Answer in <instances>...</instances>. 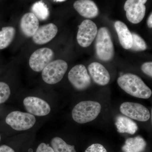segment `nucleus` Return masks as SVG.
<instances>
[{
	"mask_svg": "<svg viewBox=\"0 0 152 152\" xmlns=\"http://www.w3.org/2000/svg\"><path fill=\"white\" fill-rule=\"evenodd\" d=\"M117 82L122 89L135 97L148 99L151 96V89L140 77L134 74L123 75L118 78Z\"/></svg>",
	"mask_w": 152,
	"mask_h": 152,
	"instance_id": "obj_1",
	"label": "nucleus"
},
{
	"mask_svg": "<svg viewBox=\"0 0 152 152\" xmlns=\"http://www.w3.org/2000/svg\"><path fill=\"white\" fill-rule=\"evenodd\" d=\"M101 109V104L98 102L83 101L74 107L72 117L76 122L86 124L95 120L100 113Z\"/></svg>",
	"mask_w": 152,
	"mask_h": 152,
	"instance_id": "obj_2",
	"label": "nucleus"
},
{
	"mask_svg": "<svg viewBox=\"0 0 152 152\" xmlns=\"http://www.w3.org/2000/svg\"><path fill=\"white\" fill-rule=\"evenodd\" d=\"M95 46L97 56L101 61H109L113 58V44L110 31L107 28H101L98 31Z\"/></svg>",
	"mask_w": 152,
	"mask_h": 152,
	"instance_id": "obj_3",
	"label": "nucleus"
},
{
	"mask_svg": "<svg viewBox=\"0 0 152 152\" xmlns=\"http://www.w3.org/2000/svg\"><path fill=\"white\" fill-rule=\"evenodd\" d=\"M68 67L67 64L64 60L52 61L42 71L43 80L48 84L57 83L63 79Z\"/></svg>",
	"mask_w": 152,
	"mask_h": 152,
	"instance_id": "obj_4",
	"label": "nucleus"
},
{
	"mask_svg": "<svg viewBox=\"0 0 152 152\" xmlns=\"http://www.w3.org/2000/svg\"><path fill=\"white\" fill-rule=\"evenodd\" d=\"M36 122L35 117L29 113L11 112L7 116L6 122L15 130L22 131L32 127Z\"/></svg>",
	"mask_w": 152,
	"mask_h": 152,
	"instance_id": "obj_5",
	"label": "nucleus"
},
{
	"mask_svg": "<svg viewBox=\"0 0 152 152\" xmlns=\"http://www.w3.org/2000/svg\"><path fill=\"white\" fill-rule=\"evenodd\" d=\"M68 79L73 86L78 91L86 89L91 83L86 68L82 64L77 65L71 69L68 74Z\"/></svg>",
	"mask_w": 152,
	"mask_h": 152,
	"instance_id": "obj_6",
	"label": "nucleus"
},
{
	"mask_svg": "<svg viewBox=\"0 0 152 152\" xmlns=\"http://www.w3.org/2000/svg\"><path fill=\"white\" fill-rule=\"evenodd\" d=\"M148 0H127L124 6L127 18L132 23L138 24L142 20L146 12L145 4Z\"/></svg>",
	"mask_w": 152,
	"mask_h": 152,
	"instance_id": "obj_7",
	"label": "nucleus"
},
{
	"mask_svg": "<svg viewBox=\"0 0 152 152\" xmlns=\"http://www.w3.org/2000/svg\"><path fill=\"white\" fill-rule=\"evenodd\" d=\"M120 110L123 115L139 121H147L151 116L150 111L146 107L137 103L125 102L121 104Z\"/></svg>",
	"mask_w": 152,
	"mask_h": 152,
	"instance_id": "obj_8",
	"label": "nucleus"
},
{
	"mask_svg": "<svg viewBox=\"0 0 152 152\" xmlns=\"http://www.w3.org/2000/svg\"><path fill=\"white\" fill-rule=\"evenodd\" d=\"M98 29L96 25L90 20L83 21L79 26L77 39L80 46L87 48L92 43L96 37Z\"/></svg>",
	"mask_w": 152,
	"mask_h": 152,
	"instance_id": "obj_9",
	"label": "nucleus"
},
{
	"mask_svg": "<svg viewBox=\"0 0 152 152\" xmlns=\"http://www.w3.org/2000/svg\"><path fill=\"white\" fill-rule=\"evenodd\" d=\"M54 54L53 50L44 48L35 51L30 57L29 64L31 69L36 72H40L52 61Z\"/></svg>",
	"mask_w": 152,
	"mask_h": 152,
	"instance_id": "obj_10",
	"label": "nucleus"
},
{
	"mask_svg": "<svg viewBox=\"0 0 152 152\" xmlns=\"http://www.w3.org/2000/svg\"><path fill=\"white\" fill-rule=\"evenodd\" d=\"M25 108L29 113L37 116H43L50 113V107L46 101L36 97L29 96L23 100Z\"/></svg>",
	"mask_w": 152,
	"mask_h": 152,
	"instance_id": "obj_11",
	"label": "nucleus"
},
{
	"mask_svg": "<svg viewBox=\"0 0 152 152\" xmlns=\"http://www.w3.org/2000/svg\"><path fill=\"white\" fill-rule=\"evenodd\" d=\"M58 28L53 23H49L39 27L35 34L32 37L33 40L37 45L48 43L56 35Z\"/></svg>",
	"mask_w": 152,
	"mask_h": 152,
	"instance_id": "obj_12",
	"label": "nucleus"
},
{
	"mask_svg": "<svg viewBox=\"0 0 152 152\" xmlns=\"http://www.w3.org/2000/svg\"><path fill=\"white\" fill-rule=\"evenodd\" d=\"M90 75L96 83L101 86H106L109 83L110 76L109 72L100 63L93 62L88 67Z\"/></svg>",
	"mask_w": 152,
	"mask_h": 152,
	"instance_id": "obj_13",
	"label": "nucleus"
},
{
	"mask_svg": "<svg viewBox=\"0 0 152 152\" xmlns=\"http://www.w3.org/2000/svg\"><path fill=\"white\" fill-rule=\"evenodd\" d=\"M39 28V19L33 13H26L22 17L20 22V28L26 37H32Z\"/></svg>",
	"mask_w": 152,
	"mask_h": 152,
	"instance_id": "obj_14",
	"label": "nucleus"
},
{
	"mask_svg": "<svg viewBox=\"0 0 152 152\" xmlns=\"http://www.w3.org/2000/svg\"><path fill=\"white\" fill-rule=\"evenodd\" d=\"M73 6L78 13L85 18H93L99 15V9L91 0H77L74 3Z\"/></svg>",
	"mask_w": 152,
	"mask_h": 152,
	"instance_id": "obj_15",
	"label": "nucleus"
},
{
	"mask_svg": "<svg viewBox=\"0 0 152 152\" xmlns=\"http://www.w3.org/2000/svg\"><path fill=\"white\" fill-rule=\"evenodd\" d=\"M115 28L122 46L126 50L130 49L132 45V37L126 25L122 22L117 21L115 23Z\"/></svg>",
	"mask_w": 152,
	"mask_h": 152,
	"instance_id": "obj_16",
	"label": "nucleus"
},
{
	"mask_svg": "<svg viewBox=\"0 0 152 152\" xmlns=\"http://www.w3.org/2000/svg\"><path fill=\"white\" fill-rule=\"evenodd\" d=\"M115 126L117 131L120 133H128L134 134L137 131V125L129 118L119 115L117 117Z\"/></svg>",
	"mask_w": 152,
	"mask_h": 152,
	"instance_id": "obj_17",
	"label": "nucleus"
},
{
	"mask_svg": "<svg viewBox=\"0 0 152 152\" xmlns=\"http://www.w3.org/2000/svg\"><path fill=\"white\" fill-rule=\"evenodd\" d=\"M147 146L145 140L140 136L126 139L122 147L123 152H143Z\"/></svg>",
	"mask_w": 152,
	"mask_h": 152,
	"instance_id": "obj_18",
	"label": "nucleus"
},
{
	"mask_svg": "<svg viewBox=\"0 0 152 152\" xmlns=\"http://www.w3.org/2000/svg\"><path fill=\"white\" fill-rule=\"evenodd\" d=\"M15 29L12 26L4 27L0 31V50L7 48L15 35Z\"/></svg>",
	"mask_w": 152,
	"mask_h": 152,
	"instance_id": "obj_19",
	"label": "nucleus"
},
{
	"mask_svg": "<svg viewBox=\"0 0 152 152\" xmlns=\"http://www.w3.org/2000/svg\"><path fill=\"white\" fill-rule=\"evenodd\" d=\"M31 11L32 13L41 20H46L50 15L48 8L42 1L34 3L32 7Z\"/></svg>",
	"mask_w": 152,
	"mask_h": 152,
	"instance_id": "obj_20",
	"label": "nucleus"
},
{
	"mask_svg": "<svg viewBox=\"0 0 152 152\" xmlns=\"http://www.w3.org/2000/svg\"><path fill=\"white\" fill-rule=\"evenodd\" d=\"M54 152H77L75 146L68 145L62 139L55 137L51 142Z\"/></svg>",
	"mask_w": 152,
	"mask_h": 152,
	"instance_id": "obj_21",
	"label": "nucleus"
},
{
	"mask_svg": "<svg viewBox=\"0 0 152 152\" xmlns=\"http://www.w3.org/2000/svg\"><path fill=\"white\" fill-rule=\"evenodd\" d=\"M132 45L131 50L135 51H143L146 50L147 45L143 39L135 33L132 34Z\"/></svg>",
	"mask_w": 152,
	"mask_h": 152,
	"instance_id": "obj_22",
	"label": "nucleus"
},
{
	"mask_svg": "<svg viewBox=\"0 0 152 152\" xmlns=\"http://www.w3.org/2000/svg\"><path fill=\"white\" fill-rule=\"evenodd\" d=\"M11 94V91L8 85L0 82V104L7 100Z\"/></svg>",
	"mask_w": 152,
	"mask_h": 152,
	"instance_id": "obj_23",
	"label": "nucleus"
},
{
	"mask_svg": "<svg viewBox=\"0 0 152 152\" xmlns=\"http://www.w3.org/2000/svg\"><path fill=\"white\" fill-rule=\"evenodd\" d=\"M85 152H107L104 147L100 144H94L87 148Z\"/></svg>",
	"mask_w": 152,
	"mask_h": 152,
	"instance_id": "obj_24",
	"label": "nucleus"
},
{
	"mask_svg": "<svg viewBox=\"0 0 152 152\" xmlns=\"http://www.w3.org/2000/svg\"><path fill=\"white\" fill-rule=\"evenodd\" d=\"M141 69L144 73L151 77H152V62H148L144 63L142 65Z\"/></svg>",
	"mask_w": 152,
	"mask_h": 152,
	"instance_id": "obj_25",
	"label": "nucleus"
},
{
	"mask_svg": "<svg viewBox=\"0 0 152 152\" xmlns=\"http://www.w3.org/2000/svg\"><path fill=\"white\" fill-rule=\"evenodd\" d=\"M36 152H54L52 147L45 143H42L38 146Z\"/></svg>",
	"mask_w": 152,
	"mask_h": 152,
	"instance_id": "obj_26",
	"label": "nucleus"
},
{
	"mask_svg": "<svg viewBox=\"0 0 152 152\" xmlns=\"http://www.w3.org/2000/svg\"><path fill=\"white\" fill-rule=\"evenodd\" d=\"M0 152H15L14 150L10 147L6 145L0 146Z\"/></svg>",
	"mask_w": 152,
	"mask_h": 152,
	"instance_id": "obj_27",
	"label": "nucleus"
},
{
	"mask_svg": "<svg viewBox=\"0 0 152 152\" xmlns=\"http://www.w3.org/2000/svg\"><path fill=\"white\" fill-rule=\"evenodd\" d=\"M148 26L150 28H152V14H151L149 17L148 19V22H147Z\"/></svg>",
	"mask_w": 152,
	"mask_h": 152,
	"instance_id": "obj_28",
	"label": "nucleus"
},
{
	"mask_svg": "<svg viewBox=\"0 0 152 152\" xmlns=\"http://www.w3.org/2000/svg\"><path fill=\"white\" fill-rule=\"evenodd\" d=\"M54 1L57 2H62L64 1H65V0H54Z\"/></svg>",
	"mask_w": 152,
	"mask_h": 152,
	"instance_id": "obj_29",
	"label": "nucleus"
},
{
	"mask_svg": "<svg viewBox=\"0 0 152 152\" xmlns=\"http://www.w3.org/2000/svg\"><path fill=\"white\" fill-rule=\"evenodd\" d=\"M1 135H0V141H1Z\"/></svg>",
	"mask_w": 152,
	"mask_h": 152,
	"instance_id": "obj_30",
	"label": "nucleus"
}]
</instances>
